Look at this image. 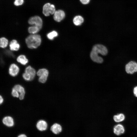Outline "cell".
I'll use <instances>...</instances> for the list:
<instances>
[{"label":"cell","mask_w":137,"mask_h":137,"mask_svg":"<svg viewBox=\"0 0 137 137\" xmlns=\"http://www.w3.org/2000/svg\"><path fill=\"white\" fill-rule=\"evenodd\" d=\"M9 46L10 49L12 51H18L20 47L19 44L15 40H13L11 41Z\"/></svg>","instance_id":"5bb4252c"},{"label":"cell","mask_w":137,"mask_h":137,"mask_svg":"<svg viewBox=\"0 0 137 137\" xmlns=\"http://www.w3.org/2000/svg\"><path fill=\"white\" fill-rule=\"evenodd\" d=\"M125 131L123 126L121 124H118L115 125L113 128L114 133L117 135H119L123 134Z\"/></svg>","instance_id":"ba28073f"},{"label":"cell","mask_w":137,"mask_h":137,"mask_svg":"<svg viewBox=\"0 0 137 137\" xmlns=\"http://www.w3.org/2000/svg\"><path fill=\"white\" fill-rule=\"evenodd\" d=\"M8 44V40L5 37H2L0 39V46L3 48L6 47Z\"/></svg>","instance_id":"ffe728a7"},{"label":"cell","mask_w":137,"mask_h":137,"mask_svg":"<svg viewBox=\"0 0 137 137\" xmlns=\"http://www.w3.org/2000/svg\"><path fill=\"white\" fill-rule=\"evenodd\" d=\"M65 14L64 12L61 10L56 11L54 14V19L57 22H60L65 18Z\"/></svg>","instance_id":"8992f818"},{"label":"cell","mask_w":137,"mask_h":137,"mask_svg":"<svg viewBox=\"0 0 137 137\" xmlns=\"http://www.w3.org/2000/svg\"><path fill=\"white\" fill-rule=\"evenodd\" d=\"M50 130L54 134H57L61 131L62 127L59 124L55 123L51 127Z\"/></svg>","instance_id":"7c38bea8"},{"label":"cell","mask_w":137,"mask_h":137,"mask_svg":"<svg viewBox=\"0 0 137 137\" xmlns=\"http://www.w3.org/2000/svg\"><path fill=\"white\" fill-rule=\"evenodd\" d=\"M84 19L81 16L77 15L75 16L73 19L74 24L76 26H79L84 22Z\"/></svg>","instance_id":"2e32d148"},{"label":"cell","mask_w":137,"mask_h":137,"mask_svg":"<svg viewBox=\"0 0 137 137\" xmlns=\"http://www.w3.org/2000/svg\"><path fill=\"white\" fill-rule=\"evenodd\" d=\"M29 24L31 25H34L41 29L43 25V21L41 18L39 16H36L31 17L28 21Z\"/></svg>","instance_id":"277c9868"},{"label":"cell","mask_w":137,"mask_h":137,"mask_svg":"<svg viewBox=\"0 0 137 137\" xmlns=\"http://www.w3.org/2000/svg\"><path fill=\"white\" fill-rule=\"evenodd\" d=\"M81 3L83 4H88L90 0H80Z\"/></svg>","instance_id":"484cf974"},{"label":"cell","mask_w":137,"mask_h":137,"mask_svg":"<svg viewBox=\"0 0 137 137\" xmlns=\"http://www.w3.org/2000/svg\"><path fill=\"white\" fill-rule=\"evenodd\" d=\"M24 2V0H15L14 4L15 5L18 6L22 5Z\"/></svg>","instance_id":"603a6c76"},{"label":"cell","mask_w":137,"mask_h":137,"mask_svg":"<svg viewBox=\"0 0 137 137\" xmlns=\"http://www.w3.org/2000/svg\"><path fill=\"white\" fill-rule=\"evenodd\" d=\"M3 101H4L2 97V96L1 95H0V103L1 104L3 102Z\"/></svg>","instance_id":"83f0119b"},{"label":"cell","mask_w":137,"mask_h":137,"mask_svg":"<svg viewBox=\"0 0 137 137\" xmlns=\"http://www.w3.org/2000/svg\"><path fill=\"white\" fill-rule=\"evenodd\" d=\"M49 72L48 70L45 68H42L39 70L37 72V75L40 77L47 78Z\"/></svg>","instance_id":"9a60e30c"},{"label":"cell","mask_w":137,"mask_h":137,"mask_svg":"<svg viewBox=\"0 0 137 137\" xmlns=\"http://www.w3.org/2000/svg\"><path fill=\"white\" fill-rule=\"evenodd\" d=\"M13 88L20 93L19 99L21 100L23 99L25 93L24 88L21 85L18 84L15 85Z\"/></svg>","instance_id":"30bf717a"},{"label":"cell","mask_w":137,"mask_h":137,"mask_svg":"<svg viewBox=\"0 0 137 137\" xmlns=\"http://www.w3.org/2000/svg\"><path fill=\"white\" fill-rule=\"evenodd\" d=\"M19 71V68L18 66L16 64L13 63L9 67V72L11 76L14 77L18 74Z\"/></svg>","instance_id":"52a82bcc"},{"label":"cell","mask_w":137,"mask_h":137,"mask_svg":"<svg viewBox=\"0 0 137 137\" xmlns=\"http://www.w3.org/2000/svg\"><path fill=\"white\" fill-rule=\"evenodd\" d=\"M22 76L23 78L26 81H29L32 80L31 77L25 72L23 74Z\"/></svg>","instance_id":"7402d4cb"},{"label":"cell","mask_w":137,"mask_h":137,"mask_svg":"<svg viewBox=\"0 0 137 137\" xmlns=\"http://www.w3.org/2000/svg\"><path fill=\"white\" fill-rule=\"evenodd\" d=\"M55 6L50 3L45 4L43 8V13L45 16H49L50 14H53L55 11Z\"/></svg>","instance_id":"3957f363"},{"label":"cell","mask_w":137,"mask_h":137,"mask_svg":"<svg viewBox=\"0 0 137 137\" xmlns=\"http://www.w3.org/2000/svg\"><path fill=\"white\" fill-rule=\"evenodd\" d=\"M17 61L23 65H26L28 62L26 56L23 55L19 56L17 58Z\"/></svg>","instance_id":"ac0fdd59"},{"label":"cell","mask_w":137,"mask_h":137,"mask_svg":"<svg viewBox=\"0 0 137 137\" xmlns=\"http://www.w3.org/2000/svg\"><path fill=\"white\" fill-rule=\"evenodd\" d=\"M25 73L27 74L31 77L32 80L34 78L36 74L35 70L30 66H29L26 68Z\"/></svg>","instance_id":"4fadbf2b"},{"label":"cell","mask_w":137,"mask_h":137,"mask_svg":"<svg viewBox=\"0 0 137 137\" xmlns=\"http://www.w3.org/2000/svg\"><path fill=\"white\" fill-rule=\"evenodd\" d=\"M36 127L40 131H43L47 129V124L45 121L40 120L37 122Z\"/></svg>","instance_id":"9c48e42d"},{"label":"cell","mask_w":137,"mask_h":137,"mask_svg":"<svg viewBox=\"0 0 137 137\" xmlns=\"http://www.w3.org/2000/svg\"><path fill=\"white\" fill-rule=\"evenodd\" d=\"M133 92L134 95L137 97V86L134 88Z\"/></svg>","instance_id":"d4e9b609"},{"label":"cell","mask_w":137,"mask_h":137,"mask_svg":"<svg viewBox=\"0 0 137 137\" xmlns=\"http://www.w3.org/2000/svg\"><path fill=\"white\" fill-rule=\"evenodd\" d=\"M125 118V115L122 113H120L115 115L113 117L114 121L116 122H120L124 121Z\"/></svg>","instance_id":"e0dca14e"},{"label":"cell","mask_w":137,"mask_h":137,"mask_svg":"<svg viewBox=\"0 0 137 137\" xmlns=\"http://www.w3.org/2000/svg\"><path fill=\"white\" fill-rule=\"evenodd\" d=\"M41 29L38 27L33 25L29 27L28 28L29 32L32 34H35L39 32Z\"/></svg>","instance_id":"d6986e66"},{"label":"cell","mask_w":137,"mask_h":137,"mask_svg":"<svg viewBox=\"0 0 137 137\" xmlns=\"http://www.w3.org/2000/svg\"><path fill=\"white\" fill-rule=\"evenodd\" d=\"M17 137H27V136L24 134H21L19 135Z\"/></svg>","instance_id":"4316f807"},{"label":"cell","mask_w":137,"mask_h":137,"mask_svg":"<svg viewBox=\"0 0 137 137\" xmlns=\"http://www.w3.org/2000/svg\"><path fill=\"white\" fill-rule=\"evenodd\" d=\"M2 121L4 124L8 127H12L14 125L13 119L10 116H6L4 117Z\"/></svg>","instance_id":"8fae6325"},{"label":"cell","mask_w":137,"mask_h":137,"mask_svg":"<svg viewBox=\"0 0 137 137\" xmlns=\"http://www.w3.org/2000/svg\"><path fill=\"white\" fill-rule=\"evenodd\" d=\"M58 35V33L56 31H53L48 33L47 36L49 39L52 40L55 37L57 36Z\"/></svg>","instance_id":"44dd1931"},{"label":"cell","mask_w":137,"mask_h":137,"mask_svg":"<svg viewBox=\"0 0 137 137\" xmlns=\"http://www.w3.org/2000/svg\"><path fill=\"white\" fill-rule=\"evenodd\" d=\"M108 52L107 49L105 46L101 44H96L92 48L90 53V57L93 61L97 63H101L103 62V60L102 57L98 56V54L105 56L107 55Z\"/></svg>","instance_id":"6da1fadb"},{"label":"cell","mask_w":137,"mask_h":137,"mask_svg":"<svg viewBox=\"0 0 137 137\" xmlns=\"http://www.w3.org/2000/svg\"><path fill=\"white\" fill-rule=\"evenodd\" d=\"M125 70L127 73L132 74L137 72V63L135 62H129L125 66Z\"/></svg>","instance_id":"5b68a950"},{"label":"cell","mask_w":137,"mask_h":137,"mask_svg":"<svg viewBox=\"0 0 137 137\" xmlns=\"http://www.w3.org/2000/svg\"><path fill=\"white\" fill-rule=\"evenodd\" d=\"M41 40L40 35L37 34H31L25 39L27 45L29 48H36L41 44Z\"/></svg>","instance_id":"7a4b0ae2"},{"label":"cell","mask_w":137,"mask_h":137,"mask_svg":"<svg viewBox=\"0 0 137 137\" xmlns=\"http://www.w3.org/2000/svg\"><path fill=\"white\" fill-rule=\"evenodd\" d=\"M19 93V92L18 91L13 89H12L11 92V94L13 97L17 98L19 97L20 95Z\"/></svg>","instance_id":"cb8c5ba5"}]
</instances>
